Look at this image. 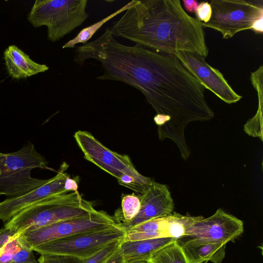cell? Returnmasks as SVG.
<instances>
[{"instance_id":"1","label":"cell","mask_w":263,"mask_h":263,"mask_svg":"<svg viewBox=\"0 0 263 263\" xmlns=\"http://www.w3.org/2000/svg\"><path fill=\"white\" fill-rule=\"evenodd\" d=\"M109 28L126 39L158 52L209 54L202 23L189 15L179 0H135Z\"/></svg>"},{"instance_id":"2","label":"cell","mask_w":263,"mask_h":263,"mask_svg":"<svg viewBox=\"0 0 263 263\" xmlns=\"http://www.w3.org/2000/svg\"><path fill=\"white\" fill-rule=\"evenodd\" d=\"M91 202L78 192H65L46 198L21 211L4 227L16 234L94 212Z\"/></svg>"},{"instance_id":"3","label":"cell","mask_w":263,"mask_h":263,"mask_svg":"<svg viewBox=\"0 0 263 263\" xmlns=\"http://www.w3.org/2000/svg\"><path fill=\"white\" fill-rule=\"evenodd\" d=\"M48 164L30 142L15 152H0V196L18 197L42 185L47 179L33 178L31 172L34 168L54 171Z\"/></svg>"},{"instance_id":"4","label":"cell","mask_w":263,"mask_h":263,"mask_svg":"<svg viewBox=\"0 0 263 263\" xmlns=\"http://www.w3.org/2000/svg\"><path fill=\"white\" fill-rule=\"evenodd\" d=\"M87 4V0H36L28 19L35 27L46 26L48 39L56 42L88 18Z\"/></svg>"},{"instance_id":"5","label":"cell","mask_w":263,"mask_h":263,"mask_svg":"<svg viewBox=\"0 0 263 263\" xmlns=\"http://www.w3.org/2000/svg\"><path fill=\"white\" fill-rule=\"evenodd\" d=\"M212 15L203 27L221 33L222 38H232L245 30H253L256 23L263 20V1L212 0Z\"/></svg>"},{"instance_id":"6","label":"cell","mask_w":263,"mask_h":263,"mask_svg":"<svg viewBox=\"0 0 263 263\" xmlns=\"http://www.w3.org/2000/svg\"><path fill=\"white\" fill-rule=\"evenodd\" d=\"M74 138L84 158L115 177L118 182L128 175L146 189L152 184L153 180L139 173L128 156L111 151L90 133L78 130Z\"/></svg>"},{"instance_id":"7","label":"cell","mask_w":263,"mask_h":263,"mask_svg":"<svg viewBox=\"0 0 263 263\" xmlns=\"http://www.w3.org/2000/svg\"><path fill=\"white\" fill-rule=\"evenodd\" d=\"M126 230L118 224L103 231L54 240L33 248L43 255H62L86 259L110 243L123 240Z\"/></svg>"},{"instance_id":"8","label":"cell","mask_w":263,"mask_h":263,"mask_svg":"<svg viewBox=\"0 0 263 263\" xmlns=\"http://www.w3.org/2000/svg\"><path fill=\"white\" fill-rule=\"evenodd\" d=\"M114 217L103 211L25 231L22 235L32 249L49 241L79 234L103 231L117 226Z\"/></svg>"},{"instance_id":"9","label":"cell","mask_w":263,"mask_h":263,"mask_svg":"<svg viewBox=\"0 0 263 263\" xmlns=\"http://www.w3.org/2000/svg\"><path fill=\"white\" fill-rule=\"evenodd\" d=\"M243 230L242 221L219 209L210 217H202L188 227L184 237L203 241L227 244L239 237Z\"/></svg>"},{"instance_id":"10","label":"cell","mask_w":263,"mask_h":263,"mask_svg":"<svg viewBox=\"0 0 263 263\" xmlns=\"http://www.w3.org/2000/svg\"><path fill=\"white\" fill-rule=\"evenodd\" d=\"M202 216L182 215L173 212L169 215L153 219L126 230L123 241L184 237L186 229Z\"/></svg>"},{"instance_id":"11","label":"cell","mask_w":263,"mask_h":263,"mask_svg":"<svg viewBox=\"0 0 263 263\" xmlns=\"http://www.w3.org/2000/svg\"><path fill=\"white\" fill-rule=\"evenodd\" d=\"M203 84L222 101L235 103L242 99L219 70L209 65L204 58L195 53L178 51L174 54Z\"/></svg>"},{"instance_id":"12","label":"cell","mask_w":263,"mask_h":263,"mask_svg":"<svg viewBox=\"0 0 263 263\" xmlns=\"http://www.w3.org/2000/svg\"><path fill=\"white\" fill-rule=\"evenodd\" d=\"M68 167L63 162L57 174L48 179L45 183L31 191L18 197L7 198L0 202V220L4 222L9 220L25 208L49 196L65 192V182L68 176L66 171Z\"/></svg>"},{"instance_id":"13","label":"cell","mask_w":263,"mask_h":263,"mask_svg":"<svg viewBox=\"0 0 263 263\" xmlns=\"http://www.w3.org/2000/svg\"><path fill=\"white\" fill-rule=\"evenodd\" d=\"M140 198L139 211L132 221L123 227L126 230L143 222L169 215L173 212V200L166 185L153 180Z\"/></svg>"},{"instance_id":"14","label":"cell","mask_w":263,"mask_h":263,"mask_svg":"<svg viewBox=\"0 0 263 263\" xmlns=\"http://www.w3.org/2000/svg\"><path fill=\"white\" fill-rule=\"evenodd\" d=\"M178 242L187 263H203L210 261L221 263L225 257L226 244L203 241L190 238Z\"/></svg>"},{"instance_id":"15","label":"cell","mask_w":263,"mask_h":263,"mask_svg":"<svg viewBox=\"0 0 263 263\" xmlns=\"http://www.w3.org/2000/svg\"><path fill=\"white\" fill-rule=\"evenodd\" d=\"M5 65L9 74L13 79L26 78L49 69L45 64L32 61L15 45L9 46L4 51Z\"/></svg>"},{"instance_id":"16","label":"cell","mask_w":263,"mask_h":263,"mask_svg":"<svg viewBox=\"0 0 263 263\" xmlns=\"http://www.w3.org/2000/svg\"><path fill=\"white\" fill-rule=\"evenodd\" d=\"M177 239L161 238L136 241H121L120 251L125 263L147 262L153 253Z\"/></svg>"},{"instance_id":"17","label":"cell","mask_w":263,"mask_h":263,"mask_svg":"<svg viewBox=\"0 0 263 263\" xmlns=\"http://www.w3.org/2000/svg\"><path fill=\"white\" fill-rule=\"evenodd\" d=\"M134 1L135 0L130 1L123 7L100 21L84 28L81 30L74 38L65 43L63 46L62 48L63 49L74 48L76 47V45L79 43H83L84 44L87 43L88 41L105 23L121 12L125 11L134 4Z\"/></svg>"},{"instance_id":"18","label":"cell","mask_w":263,"mask_h":263,"mask_svg":"<svg viewBox=\"0 0 263 263\" xmlns=\"http://www.w3.org/2000/svg\"><path fill=\"white\" fill-rule=\"evenodd\" d=\"M147 263H187L178 239L152 254Z\"/></svg>"},{"instance_id":"19","label":"cell","mask_w":263,"mask_h":263,"mask_svg":"<svg viewBox=\"0 0 263 263\" xmlns=\"http://www.w3.org/2000/svg\"><path fill=\"white\" fill-rule=\"evenodd\" d=\"M140 208V198L134 194L122 196L121 209L117 210L113 217L122 227L126 225L136 216Z\"/></svg>"},{"instance_id":"20","label":"cell","mask_w":263,"mask_h":263,"mask_svg":"<svg viewBox=\"0 0 263 263\" xmlns=\"http://www.w3.org/2000/svg\"><path fill=\"white\" fill-rule=\"evenodd\" d=\"M18 239L20 247L15 253L11 263H39L34 257L32 249L22 234L19 235Z\"/></svg>"},{"instance_id":"21","label":"cell","mask_w":263,"mask_h":263,"mask_svg":"<svg viewBox=\"0 0 263 263\" xmlns=\"http://www.w3.org/2000/svg\"><path fill=\"white\" fill-rule=\"evenodd\" d=\"M122 240L110 243L90 257L84 259L83 263H105L119 250Z\"/></svg>"},{"instance_id":"22","label":"cell","mask_w":263,"mask_h":263,"mask_svg":"<svg viewBox=\"0 0 263 263\" xmlns=\"http://www.w3.org/2000/svg\"><path fill=\"white\" fill-rule=\"evenodd\" d=\"M17 234L10 238L0 248V263H11L20 245Z\"/></svg>"},{"instance_id":"23","label":"cell","mask_w":263,"mask_h":263,"mask_svg":"<svg viewBox=\"0 0 263 263\" xmlns=\"http://www.w3.org/2000/svg\"><path fill=\"white\" fill-rule=\"evenodd\" d=\"M39 263H83L84 260L73 256L62 255H43Z\"/></svg>"},{"instance_id":"24","label":"cell","mask_w":263,"mask_h":263,"mask_svg":"<svg viewBox=\"0 0 263 263\" xmlns=\"http://www.w3.org/2000/svg\"><path fill=\"white\" fill-rule=\"evenodd\" d=\"M196 18L202 23H207L211 18L212 8L209 3L202 2L199 4L195 12Z\"/></svg>"},{"instance_id":"25","label":"cell","mask_w":263,"mask_h":263,"mask_svg":"<svg viewBox=\"0 0 263 263\" xmlns=\"http://www.w3.org/2000/svg\"><path fill=\"white\" fill-rule=\"evenodd\" d=\"M16 234L5 227L0 229V248Z\"/></svg>"},{"instance_id":"26","label":"cell","mask_w":263,"mask_h":263,"mask_svg":"<svg viewBox=\"0 0 263 263\" xmlns=\"http://www.w3.org/2000/svg\"><path fill=\"white\" fill-rule=\"evenodd\" d=\"M78 184L76 179L71 178L68 176L66 178L64 189L67 192H78Z\"/></svg>"},{"instance_id":"27","label":"cell","mask_w":263,"mask_h":263,"mask_svg":"<svg viewBox=\"0 0 263 263\" xmlns=\"http://www.w3.org/2000/svg\"><path fill=\"white\" fill-rule=\"evenodd\" d=\"M182 2L185 9L191 13L195 12L199 5L195 0H183Z\"/></svg>"},{"instance_id":"28","label":"cell","mask_w":263,"mask_h":263,"mask_svg":"<svg viewBox=\"0 0 263 263\" xmlns=\"http://www.w3.org/2000/svg\"><path fill=\"white\" fill-rule=\"evenodd\" d=\"M105 263H125L120 249L111 256Z\"/></svg>"},{"instance_id":"29","label":"cell","mask_w":263,"mask_h":263,"mask_svg":"<svg viewBox=\"0 0 263 263\" xmlns=\"http://www.w3.org/2000/svg\"><path fill=\"white\" fill-rule=\"evenodd\" d=\"M132 263H147L146 261H138V262H132Z\"/></svg>"}]
</instances>
